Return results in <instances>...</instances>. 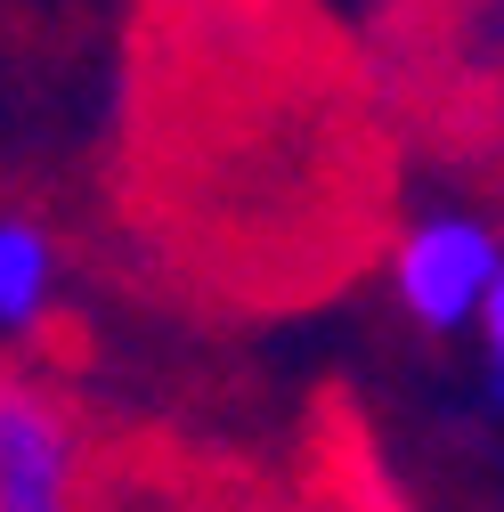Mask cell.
<instances>
[{
  "instance_id": "cell-1",
  "label": "cell",
  "mask_w": 504,
  "mask_h": 512,
  "mask_svg": "<svg viewBox=\"0 0 504 512\" xmlns=\"http://www.w3.org/2000/svg\"><path fill=\"white\" fill-rule=\"evenodd\" d=\"M496 277H504V236H496V220L456 212V204L407 220L399 244H391V293H399V309H407V326H415V334H439V342L480 326Z\"/></svg>"
},
{
  "instance_id": "cell-2",
  "label": "cell",
  "mask_w": 504,
  "mask_h": 512,
  "mask_svg": "<svg viewBox=\"0 0 504 512\" xmlns=\"http://www.w3.org/2000/svg\"><path fill=\"white\" fill-rule=\"evenodd\" d=\"M0 512H82V423L41 374H0Z\"/></svg>"
},
{
  "instance_id": "cell-3",
  "label": "cell",
  "mask_w": 504,
  "mask_h": 512,
  "mask_svg": "<svg viewBox=\"0 0 504 512\" xmlns=\"http://www.w3.org/2000/svg\"><path fill=\"white\" fill-rule=\"evenodd\" d=\"M57 277H66L57 236L25 212H0V334H33L57 301Z\"/></svg>"
},
{
  "instance_id": "cell-4",
  "label": "cell",
  "mask_w": 504,
  "mask_h": 512,
  "mask_svg": "<svg viewBox=\"0 0 504 512\" xmlns=\"http://www.w3.org/2000/svg\"><path fill=\"white\" fill-rule=\"evenodd\" d=\"M480 342H488V374H496V399H504V277H496V293L480 309Z\"/></svg>"
}]
</instances>
